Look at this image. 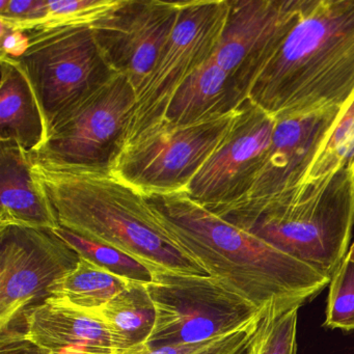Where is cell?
Returning <instances> with one entry per match:
<instances>
[{"instance_id":"cell-29","label":"cell","mask_w":354,"mask_h":354,"mask_svg":"<svg viewBox=\"0 0 354 354\" xmlns=\"http://www.w3.org/2000/svg\"><path fill=\"white\" fill-rule=\"evenodd\" d=\"M232 335L216 337V339L198 344H180V345H165L159 346V347H149L148 346L142 354H204L227 341Z\"/></svg>"},{"instance_id":"cell-6","label":"cell","mask_w":354,"mask_h":354,"mask_svg":"<svg viewBox=\"0 0 354 354\" xmlns=\"http://www.w3.org/2000/svg\"><path fill=\"white\" fill-rule=\"evenodd\" d=\"M236 113L181 127L161 121L124 147L111 171L142 196L187 192L225 140Z\"/></svg>"},{"instance_id":"cell-22","label":"cell","mask_w":354,"mask_h":354,"mask_svg":"<svg viewBox=\"0 0 354 354\" xmlns=\"http://www.w3.org/2000/svg\"><path fill=\"white\" fill-rule=\"evenodd\" d=\"M53 231L73 248L80 257L113 274L134 283H149L152 281L151 271L132 257L111 246L86 239L63 227Z\"/></svg>"},{"instance_id":"cell-1","label":"cell","mask_w":354,"mask_h":354,"mask_svg":"<svg viewBox=\"0 0 354 354\" xmlns=\"http://www.w3.org/2000/svg\"><path fill=\"white\" fill-rule=\"evenodd\" d=\"M144 196L163 229L208 275L263 314L301 308L330 283L210 212L186 192Z\"/></svg>"},{"instance_id":"cell-8","label":"cell","mask_w":354,"mask_h":354,"mask_svg":"<svg viewBox=\"0 0 354 354\" xmlns=\"http://www.w3.org/2000/svg\"><path fill=\"white\" fill-rule=\"evenodd\" d=\"M30 47L18 59L46 124L113 80V69L91 26L26 32Z\"/></svg>"},{"instance_id":"cell-7","label":"cell","mask_w":354,"mask_h":354,"mask_svg":"<svg viewBox=\"0 0 354 354\" xmlns=\"http://www.w3.org/2000/svg\"><path fill=\"white\" fill-rule=\"evenodd\" d=\"M177 24L154 69L136 93L123 147L158 125L182 84L214 55L229 12L227 0L178 1Z\"/></svg>"},{"instance_id":"cell-9","label":"cell","mask_w":354,"mask_h":354,"mask_svg":"<svg viewBox=\"0 0 354 354\" xmlns=\"http://www.w3.org/2000/svg\"><path fill=\"white\" fill-rule=\"evenodd\" d=\"M136 103V88L117 74L59 113L30 156L70 167H111L121 152Z\"/></svg>"},{"instance_id":"cell-19","label":"cell","mask_w":354,"mask_h":354,"mask_svg":"<svg viewBox=\"0 0 354 354\" xmlns=\"http://www.w3.org/2000/svg\"><path fill=\"white\" fill-rule=\"evenodd\" d=\"M111 333L118 354H142L154 328L156 310L147 283H131L96 312Z\"/></svg>"},{"instance_id":"cell-25","label":"cell","mask_w":354,"mask_h":354,"mask_svg":"<svg viewBox=\"0 0 354 354\" xmlns=\"http://www.w3.org/2000/svg\"><path fill=\"white\" fill-rule=\"evenodd\" d=\"M324 326L354 330V262L345 260L329 283Z\"/></svg>"},{"instance_id":"cell-31","label":"cell","mask_w":354,"mask_h":354,"mask_svg":"<svg viewBox=\"0 0 354 354\" xmlns=\"http://www.w3.org/2000/svg\"><path fill=\"white\" fill-rule=\"evenodd\" d=\"M346 258H347L348 260L354 262V242L353 244H352L351 248H350L349 250H348L347 256H346Z\"/></svg>"},{"instance_id":"cell-2","label":"cell","mask_w":354,"mask_h":354,"mask_svg":"<svg viewBox=\"0 0 354 354\" xmlns=\"http://www.w3.org/2000/svg\"><path fill=\"white\" fill-rule=\"evenodd\" d=\"M30 159L35 180L61 227L132 257L151 272L208 275L163 229L146 198L111 167Z\"/></svg>"},{"instance_id":"cell-18","label":"cell","mask_w":354,"mask_h":354,"mask_svg":"<svg viewBox=\"0 0 354 354\" xmlns=\"http://www.w3.org/2000/svg\"><path fill=\"white\" fill-rule=\"evenodd\" d=\"M0 142L36 152L46 138V124L30 80L17 59L1 55Z\"/></svg>"},{"instance_id":"cell-17","label":"cell","mask_w":354,"mask_h":354,"mask_svg":"<svg viewBox=\"0 0 354 354\" xmlns=\"http://www.w3.org/2000/svg\"><path fill=\"white\" fill-rule=\"evenodd\" d=\"M248 100L212 59L189 76L171 97L162 121L174 127L231 115Z\"/></svg>"},{"instance_id":"cell-16","label":"cell","mask_w":354,"mask_h":354,"mask_svg":"<svg viewBox=\"0 0 354 354\" xmlns=\"http://www.w3.org/2000/svg\"><path fill=\"white\" fill-rule=\"evenodd\" d=\"M0 227H61L32 175L30 153L13 142H0Z\"/></svg>"},{"instance_id":"cell-3","label":"cell","mask_w":354,"mask_h":354,"mask_svg":"<svg viewBox=\"0 0 354 354\" xmlns=\"http://www.w3.org/2000/svg\"><path fill=\"white\" fill-rule=\"evenodd\" d=\"M354 96V0H308L248 99L273 118L326 106Z\"/></svg>"},{"instance_id":"cell-27","label":"cell","mask_w":354,"mask_h":354,"mask_svg":"<svg viewBox=\"0 0 354 354\" xmlns=\"http://www.w3.org/2000/svg\"><path fill=\"white\" fill-rule=\"evenodd\" d=\"M0 354H55L41 347L30 339L26 333L8 329L0 335Z\"/></svg>"},{"instance_id":"cell-5","label":"cell","mask_w":354,"mask_h":354,"mask_svg":"<svg viewBox=\"0 0 354 354\" xmlns=\"http://www.w3.org/2000/svg\"><path fill=\"white\" fill-rule=\"evenodd\" d=\"M151 273L147 288L156 321L149 347L210 341L246 328L265 315L210 275Z\"/></svg>"},{"instance_id":"cell-26","label":"cell","mask_w":354,"mask_h":354,"mask_svg":"<svg viewBox=\"0 0 354 354\" xmlns=\"http://www.w3.org/2000/svg\"><path fill=\"white\" fill-rule=\"evenodd\" d=\"M48 14V0H0V24L32 32Z\"/></svg>"},{"instance_id":"cell-11","label":"cell","mask_w":354,"mask_h":354,"mask_svg":"<svg viewBox=\"0 0 354 354\" xmlns=\"http://www.w3.org/2000/svg\"><path fill=\"white\" fill-rule=\"evenodd\" d=\"M212 59L248 99L250 90L302 17L308 0H227Z\"/></svg>"},{"instance_id":"cell-21","label":"cell","mask_w":354,"mask_h":354,"mask_svg":"<svg viewBox=\"0 0 354 354\" xmlns=\"http://www.w3.org/2000/svg\"><path fill=\"white\" fill-rule=\"evenodd\" d=\"M343 167L354 169V96L344 106L304 182L321 179Z\"/></svg>"},{"instance_id":"cell-10","label":"cell","mask_w":354,"mask_h":354,"mask_svg":"<svg viewBox=\"0 0 354 354\" xmlns=\"http://www.w3.org/2000/svg\"><path fill=\"white\" fill-rule=\"evenodd\" d=\"M80 256L50 229L0 227V331L50 297L55 281Z\"/></svg>"},{"instance_id":"cell-20","label":"cell","mask_w":354,"mask_h":354,"mask_svg":"<svg viewBox=\"0 0 354 354\" xmlns=\"http://www.w3.org/2000/svg\"><path fill=\"white\" fill-rule=\"evenodd\" d=\"M131 283L80 257L75 268L51 286L50 297L84 312H96Z\"/></svg>"},{"instance_id":"cell-14","label":"cell","mask_w":354,"mask_h":354,"mask_svg":"<svg viewBox=\"0 0 354 354\" xmlns=\"http://www.w3.org/2000/svg\"><path fill=\"white\" fill-rule=\"evenodd\" d=\"M343 109L326 106L275 118L266 160L245 198L272 196L302 183Z\"/></svg>"},{"instance_id":"cell-24","label":"cell","mask_w":354,"mask_h":354,"mask_svg":"<svg viewBox=\"0 0 354 354\" xmlns=\"http://www.w3.org/2000/svg\"><path fill=\"white\" fill-rule=\"evenodd\" d=\"M123 1L124 0H48V14L35 30L93 26L113 13Z\"/></svg>"},{"instance_id":"cell-30","label":"cell","mask_w":354,"mask_h":354,"mask_svg":"<svg viewBox=\"0 0 354 354\" xmlns=\"http://www.w3.org/2000/svg\"><path fill=\"white\" fill-rule=\"evenodd\" d=\"M258 322L252 323L250 326L242 330L233 333L227 341L216 346L213 349L209 350L204 354H243L248 347V343L252 339L254 331L258 328Z\"/></svg>"},{"instance_id":"cell-15","label":"cell","mask_w":354,"mask_h":354,"mask_svg":"<svg viewBox=\"0 0 354 354\" xmlns=\"http://www.w3.org/2000/svg\"><path fill=\"white\" fill-rule=\"evenodd\" d=\"M22 318L26 335L55 354H118L106 325L94 313L50 297Z\"/></svg>"},{"instance_id":"cell-4","label":"cell","mask_w":354,"mask_h":354,"mask_svg":"<svg viewBox=\"0 0 354 354\" xmlns=\"http://www.w3.org/2000/svg\"><path fill=\"white\" fill-rule=\"evenodd\" d=\"M206 209L330 281L347 256L354 227V169Z\"/></svg>"},{"instance_id":"cell-28","label":"cell","mask_w":354,"mask_h":354,"mask_svg":"<svg viewBox=\"0 0 354 354\" xmlns=\"http://www.w3.org/2000/svg\"><path fill=\"white\" fill-rule=\"evenodd\" d=\"M0 38H1V55L14 59H20L26 55L30 47V36L22 30H11L3 24H0Z\"/></svg>"},{"instance_id":"cell-13","label":"cell","mask_w":354,"mask_h":354,"mask_svg":"<svg viewBox=\"0 0 354 354\" xmlns=\"http://www.w3.org/2000/svg\"><path fill=\"white\" fill-rule=\"evenodd\" d=\"M179 12L178 1L124 0L91 26L109 65L130 80L136 93L154 69Z\"/></svg>"},{"instance_id":"cell-12","label":"cell","mask_w":354,"mask_h":354,"mask_svg":"<svg viewBox=\"0 0 354 354\" xmlns=\"http://www.w3.org/2000/svg\"><path fill=\"white\" fill-rule=\"evenodd\" d=\"M274 126V118L248 99L221 146L190 183V198L206 208L245 198L266 160Z\"/></svg>"},{"instance_id":"cell-23","label":"cell","mask_w":354,"mask_h":354,"mask_svg":"<svg viewBox=\"0 0 354 354\" xmlns=\"http://www.w3.org/2000/svg\"><path fill=\"white\" fill-rule=\"evenodd\" d=\"M299 306L265 314L243 354H297Z\"/></svg>"}]
</instances>
